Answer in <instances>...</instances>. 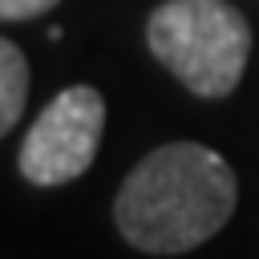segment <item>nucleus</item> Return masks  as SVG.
Segmentation results:
<instances>
[{
    "label": "nucleus",
    "mask_w": 259,
    "mask_h": 259,
    "mask_svg": "<svg viewBox=\"0 0 259 259\" xmlns=\"http://www.w3.org/2000/svg\"><path fill=\"white\" fill-rule=\"evenodd\" d=\"M239 198L235 170L198 142H170L146 154L121 182L113 223L146 255H178L223 231Z\"/></svg>",
    "instance_id": "obj_1"
},
{
    "label": "nucleus",
    "mask_w": 259,
    "mask_h": 259,
    "mask_svg": "<svg viewBox=\"0 0 259 259\" xmlns=\"http://www.w3.org/2000/svg\"><path fill=\"white\" fill-rule=\"evenodd\" d=\"M146 40L194 97H227L251 53V28L227 0H166L154 8Z\"/></svg>",
    "instance_id": "obj_2"
},
{
    "label": "nucleus",
    "mask_w": 259,
    "mask_h": 259,
    "mask_svg": "<svg viewBox=\"0 0 259 259\" xmlns=\"http://www.w3.org/2000/svg\"><path fill=\"white\" fill-rule=\"evenodd\" d=\"M105 130V97L93 85L61 89L20 142V174L36 186H61L93 166Z\"/></svg>",
    "instance_id": "obj_3"
},
{
    "label": "nucleus",
    "mask_w": 259,
    "mask_h": 259,
    "mask_svg": "<svg viewBox=\"0 0 259 259\" xmlns=\"http://www.w3.org/2000/svg\"><path fill=\"white\" fill-rule=\"evenodd\" d=\"M28 97V61L12 40H0V130H12Z\"/></svg>",
    "instance_id": "obj_4"
},
{
    "label": "nucleus",
    "mask_w": 259,
    "mask_h": 259,
    "mask_svg": "<svg viewBox=\"0 0 259 259\" xmlns=\"http://www.w3.org/2000/svg\"><path fill=\"white\" fill-rule=\"evenodd\" d=\"M57 0H0V16L4 20H32L40 12H49Z\"/></svg>",
    "instance_id": "obj_5"
}]
</instances>
